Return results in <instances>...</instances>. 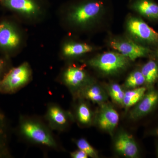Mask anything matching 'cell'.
Wrapping results in <instances>:
<instances>
[{
    "mask_svg": "<svg viewBox=\"0 0 158 158\" xmlns=\"http://www.w3.org/2000/svg\"><path fill=\"white\" fill-rule=\"evenodd\" d=\"M25 32L15 18H0V56L13 58L24 48Z\"/></svg>",
    "mask_w": 158,
    "mask_h": 158,
    "instance_id": "277c9868",
    "label": "cell"
},
{
    "mask_svg": "<svg viewBox=\"0 0 158 158\" xmlns=\"http://www.w3.org/2000/svg\"><path fill=\"white\" fill-rule=\"evenodd\" d=\"M152 56L154 57L158 61V46L156 47L155 48H152Z\"/></svg>",
    "mask_w": 158,
    "mask_h": 158,
    "instance_id": "484cf974",
    "label": "cell"
},
{
    "mask_svg": "<svg viewBox=\"0 0 158 158\" xmlns=\"http://www.w3.org/2000/svg\"><path fill=\"white\" fill-rule=\"evenodd\" d=\"M44 118L51 130L63 132L67 129L69 121V114L57 104H49Z\"/></svg>",
    "mask_w": 158,
    "mask_h": 158,
    "instance_id": "8fae6325",
    "label": "cell"
},
{
    "mask_svg": "<svg viewBox=\"0 0 158 158\" xmlns=\"http://www.w3.org/2000/svg\"><path fill=\"white\" fill-rule=\"evenodd\" d=\"M141 67V71L148 85H153L158 80V61L152 56Z\"/></svg>",
    "mask_w": 158,
    "mask_h": 158,
    "instance_id": "e0dca14e",
    "label": "cell"
},
{
    "mask_svg": "<svg viewBox=\"0 0 158 158\" xmlns=\"http://www.w3.org/2000/svg\"><path fill=\"white\" fill-rule=\"evenodd\" d=\"M61 24L73 34H92L105 31L113 20L111 0H69L59 9Z\"/></svg>",
    "mask_w": 158,
    "mask_h": 158,
    "instance_id": "6da1fadb",
    "label": "cell"
},
{
    "mask_svg": "<svg viewBox=\"0 0 158 158\" xmlns=\"http://www.w3.org/2000/svg\"><path fill=\"white\" fill-rule=\"evenodd\" d=\"M60 80L70 89H83L88 85L89 77L84 68L73 64L63 69L60 75Z\"/></svg>",
    "mask_w": 158,
    "mask_h": 158,
    "instance_id": "30bf717a",
    "label": "cell"
},
{
    "mask_svg": "<svg viewBox=\"0 0 158 158\" xmlns=\"http://www.w3.org/2000/svg\"><path fill=\"white\" fill-rule=\"evenodd\" d=\"M156 133H157V135H158V129L157 130Z\"/></svg>",
    "mask_w": 158,
    "mask_h": 158,
    "instance_id": "4316f807",
    "label": "cell"
},
{
    "mask_svg": "<svg viewBox=\"0 0 158 158\" xmlns=\"http://www.w3.org/2000/svg\"><path fill=\"white\" fill-rule=\"evenodd\" d=\"M98 49V47L90 43L68 37L61 43L59 56L64 60H73L85 57Z\"/></svg>",
    "mask_w": 158,
    "mask_h": 158,
    "instance_id": "9c48e42d",
    "label": "cell"
},
{
    "mask_svg": "<svg viewBox=\"0 0 158 158\" xmlns=\"http://www.w3.org/2000/svg\"><path fill=\"white\" fill-rule=\"evenodd\" d=\"M109 93L113 100L120 105H123L125 92L121 86L117 84H113L109 88Z\"/></svg>",
    "mask_w": 158,
    "mask_h": 158,
    "instance_id": "7402d4cb",
    "label": "cell"
},
{
    "mask_svg": "<svg viewBox=\"0 0 158 158\" xmlns=\"http://www.w3.org/2000/svg\"><path fill=\"white\" fill-rule=\"evenodd\" d=\"M115 147L117 152L127 157L134 158L138 156V148L136 142L127 133L122 132L118 135Z\"/></svg>",
    "mask_w": 158,
    "mask_h": 158,
    "instance_id": "5bb4252c",
    "label": "cell"
},
{
    "mask_svg": "<svg viewBox=\"0 0 158 158\" xmlns=\"http://www.w3.org/2000/svg\"><path fill=\"white\" fill-rule=\"evenodd\" d=\"M146 90L145 87H140L125 92L123 106L129 108L137 104L145 95Z\"/></svg>",
    "mask_w": 158,
    "mask_h": 158,
    "instance_id": "d6986e66",
    "label": "cell"
},
{
    "mask_svg": "<svg viewBox=\"0 0 158 158\" xmlns=\"http://www.w3.org/2000/svg\"><path fill=\"white\" fill-rule=\"evenodd\" d=\"M128 8L134 14L153 23H158V3L155 0H129Z\"/></svg>",
    "mask_w": 158,
    "mask_h": 158,
    "instance_id": "7c38bea8",
    "label": "cell"
},
{
    "mask_svg": "<svg viewBox=\"0 0 158 158\" xmlns=\"http://www.w3.org/2000/svg\"><path fill=\"white\" fill-rule=\"evenodd\" d=\"M106 43L111 50L118 52L133 62L139 58L150 57L152 54V49L139 44L125 35H110Z\"/></svg>",
    "mask_w": 158,
    "mask_h": 158,
    "instance_id": "ba28073f",
    "label": "cell"
},
{
    "mask_svg": "<svg viewBox=\"0 0 158 158\" xmlns=\"http://www.w3.org/2000/svg\"></svg>",
    "mask_w": 158,
    "mask_h": 158,
    "instance_id": "83f0119b",
    "label": "cell"
},
{
    "mask_svg": "<svg viewBox=\"0 0 158 158\" xmlns=\"http://www.w3.org/2000/svg\"><path fill=\"white\" fill-rule=\"evenodd\" d=\"M145 83V79L141 70L137 69L132 72L128 76L125 82V86L128 88H135Z\"/></svg>",
    "mask_w": 158,
    "mask_h": 158,
    "instance_id": "44dd1931",
    "label": "cell"
},
{
    "mask_svg": "<svg viewBox=\"0 0 158 158\" xmlns=\"http://www.w3.org/2000/svg\"><path fill=\"white\" fill-rule=\"evenodd\" d=\"M119 121V115L117 111L109 106H104L99 115L98 122L102 129L112 132Z\"/></svg>",
    "mask_w": 158,
    "mask_h": 158,
    "instance_id": "9a60e30c",
    "label": "cell"
},
{
    "mask_svg": "<svg viewBox=\"0 0 158 158\" xmlns=\"http://www.w3.org/2000/svg\"><path fill=\"white\" fill-rule=\"evenodd\" d=\"M70 156L73 158H88V156L82 150L79 149L70 153Z\"/></svg>",
    "mask_w": 158,
    "mask_h": 158,
    "instance_id": "d4e9b609",
    "label": "cell"
},
{
    "mask_svg": "<svg viewBox=\"0 0 158 158\" xmlns=\"http://www.w3.org/2000/svg\"><path fill=\"white\" fill-rule=\"evenodd\" d=\"M76 144L79 149L85 152L88 157L97 158L98 154L95 149L85 138H80L76 141Z\"/></svg>",
    "mask_w": 158,
    "mask_h": 158,
    "instance_id": "603a6c76",
    "label": "cell"
},
{
    "mask_svg": "<svg viewBox=\"0 0 158 158\" xmlns=\"http://www.w3.org/2000/svg\"><path fill=\"white\" fill-rule=\"evenodd\" d=\"M10 131L9 122L5 114L0 110V158L11 156L10 143Z\"/></svg>",
    "mask_w": 158,
    "mask_h": 158,
    "instance_id": "2e32d148",
    "label": "cell"
},
{
    "mask_svg": "<svg viewBox=\"0 0 158 158\" xmlns=\"http://www.w3.org/2000/svg\"><path fill=\"white\" fill-rule=\"evenodd\" d=\"M82 92L85 98L94 102H102L107 98L103 90L98 85L88 84L83 88Z\"/></svg>",
    "mask_w": 158,
    "mask_h": 158,
    "instance_id": "ac0fdd59",
    "label": "cell"
},
{
    "mask_svg": "<svg viewBox=\"0 0 158 158\" xmlns=\"http://www.w3.org/2000/svg\"><path fill=\"white\" fill-rule=\"evenodd\" d=\"M12 66L11 59L0 56V80Z\"/></svg>",
    "mask_w": 158,
    "mask_h": 158,
    "instance_id": "cb8c5ba5",
    "label": "cell"
},
{
    "mask_svg": "<svg viewBox=\"0 0 158 158\" xmlns=\"http://www.w3.org/2000/svg\"></svg>",
    "mask_w": 158,
    "mask_h": 158,
    "instance_id": "f1b7e54d",
    "label": "cell"
},
{
    "mask_svg": "<svg viewBox=\"0 0 158 158\" xmlns=\"http://www.w3.org/2000/svg\"><path fill=\"white\" fill-rule=\"evenodd\" d=\"M158 102V91L152 90L145 94L131 113V117L137 119L147 115L155 107Z\"/></svg>",
    "mask_w": 158,
    "mask_h": 158,
    "instance_id": "4fadbf2b",
    "label": "cell"
},
{
    "mask_svg": "<svg viewBox=\"0 0 158 158\" xmlns=\"http://www.w3.org/2000/svg\"><path fill=\"white\" fill-rule=\"evenodd\" d=\"M52 131L38 118L25 116L19 117L17 132L21 137L31 144L59 150L60 145Z\"/></svg>",
    "mask_w": 158,
    "mask_h": 158,
    "instance_id": "7a4b0ae2",
    "label": "cell"
},
{
    "mask_svg": "<svg viewBox=\"0 0 158 158\" xmlns=\"http://www.w3.org/2000/svg\"><path fill=\"white\" fill-rule=\"evenodd\" d=\"M124 29L125 35L139 44L152 49L158 46V32L137 15H127Z\"/></svg>",
    "mask_w": 158,
    "mask_h": 158,
    "instance_id": "5b68a950",
    "label": "cell"
},
{
    "mask_svg": "<svg viewBox=\"0 0 158 158\" xmlns=\"http://www.w3.org/2000/svg\"><path fill=\"white\" fill-rule=\"evenodd\" d=\"M130 61L118 52L112 50L90 58L87 64L105 75L113 76L124 71L128 67Z\"/></svg>",
    "mask_w": 158,
    "mask_h": 158,
    "instance_id": "8992f818",
    "label": "cell"
},
{
    "mask_svg": "<svg viewBox=\"0 0 158 158\" xmlns=\"http://www.w3.org/2000/svg\"><path fill=\"white\" fill-rule=\"evenodd\" d=\"M33 72L28 62H24L11 67L0 80V93L11 94L16 93L31 81Z\"/></svg>",
    "mask_w": 158,
    "mask_h": 158,
    "instance_id": "52a82bcc",
    "label": "cell"
},
{
    "mask_svg": "<svg viewBox=\"0 0 158 158\" xmlns=\"http://www.w3.org/2000/svg\"><path fill=\"white\" fill-rule=\"evenodd\" d=\"M0 7L9 11L16 19L29 24H36L48 14V0H0Z\"/></svg>",
    "mask_w": 158,
    "mask_h": 158,
    "instance_id": "3957f363",
    "label": "cell"
},
{
    "mask_svg": "<svg viewBox=\"0 0 158 158\" xmlns=\"http://www.w3.org/2000/svg\"><path fill=\"white\" fill-rule=\"evenodd\" d=\"M78 121L83 125L90 124L92 120V114L90 108L85 102H81L78 106L77 110Z\"/></svg>",
    "mask_w": 158,
    "mask_h": 158,
    "instance_id": "ffe728a7",
    "label": "cell"
}]
</instances>
